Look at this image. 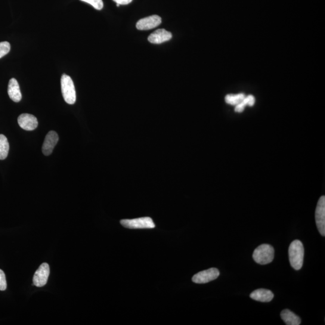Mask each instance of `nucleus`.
<instances>
[{
  "label": "nucleus",
  "instance_id": "aec40b11",
  "mask_svg": "<svg viewBox=\"0 0 325 325\" xmlns=\"http://www.w3.org/2000/svg\"><path fill=\"white\" fill-rule=\"evenodd\" d=\"M246 106H247V103L245 97L240 103L236 105V107H235V111L237 113L243 112Z\"/></svg>",
  "mask_w": 325,
  "mask_h": 325
},
{
  "label": "nucleus",
  "instance_id": "9b49d317",
  "mask_svg": "<svg viewBox=\"0 0 325 325\" xmlns=\"http://www.w3.org/2000/svg\"><path fill=\"white\" fill-rule=\"evenodd\" d=\"M172 38L171 33L165 29H159L148 37V41L154 44H160L163 42L169 41Z\"/></svg>",
  "mask_w": 325,
  "mask_h": 325
},
{
  "label": "nucleus",
  "instance_id": "39448f33",
  "mask_svg": "<svg viewBox=\"0 0 325 325\" xmlns=\"http://www.w3.org/2000/svg\"><path fill=\"white\" fill-rule=\"evenodd\" d=\"M315 223L320 234L325 236V197H321L318 201L315 213Z\"/></svg>",
  "mask_w": 325,
  "mask_h": 325
},
{
  "label": "nucleus",
  "instance_id": "a211bd4d",
  "mask_svg": "<svg viewBox=\"0 0 325 325\" xmlns=\"http://www.w3.org/2000/svg\"><path fill=\"white\" fill-rule=\"evenodd\" d=\"M80 1L88 3L98 11H100L103 8V0H80Z\"/></svg>",
  "mask_w": 325,
  "mask_h": 325
},
{
  "label": "nucleus",
  "instance_id": "dca6fc26",
  "mask_svg": "<svg viewBox=\"0 0 325 325\" xmlns=\"http://www.w3.org/2000/svg\"><path fill=\"white\" fill-rule=\"evenodd\" d=\"M245 97L246 96L244 94H229L226 96L225 100L227 104L236 106V105L240 103Z\"/></svg>",
  "mask_w": 325,
  "mask_h": 325
},
{
  "label": "nucleus",
  "instance_id": "f257e3e1",
  "mask_svg": "<svg viewBox=\"0 0 325 325\" xmlns=\"http://www.w3.org/2000/svg\"><path fill=\"white\" fill-rule=\"evenodd\" d=\"M289 261L292 267L299 271L302 267L304 258V247L302 241L295 240L291 243L289 248Z\"/></svg>",
  "mask_w": 325,
  "mask_h": 325
},
{
  "label": "nucleus",
  "instance_id": "2eb2a0df",
  "mask_svg": "<svg viewBox=\"0 0 325 325\" xmlns=\"http://www.w3.org/2000/svg\"><path fill=\"white\" fill-rule=\"evenodd\" d=\"M9 144L7 138L0 135V160H5L8 156Z\"/></svg>",
  "mask_w": 325,
  "mask_h": 325
},
{
  "label": "nucleus",
  "instance_id": "423d86ee",
  "mask_svg": "<svg viewBox=\"0 0 325 325\" xmlns=\"http://www.w3.org/2000/svg\"><path fill=\"white\" fill-rule=\"evenodd\" d=\"M220 272L218 269L211 268L195 274L192 278V281L197 284H206L217 279L219 276Z\"/></svg>",
  "mask_w": 325,
  "mask_h": 325
},
{
  "label": "nucleus",
  "instance_id": "0eeeda50",
  "mask_svg": "<svg viewBox=\"0 0 325 325\" xmlns=\"http://www.w3.org/2000/svg\"><path fill=\"white\" fill-rule=\"evenodd\" d=\"M49 266L47 263H43L39 266L33 277V284L36 287H42L47 283L49 275Z\"/></svg>",
  "mask_w": 325,
  "mask_h": 325
},
{
  "label": "nucleus",
  "instance_id": "6e6552de",
  "mask_svg": "<svg viewBox=\"0 0 325 325\" xmlns=\"http://www.w3.org/2000/svg\"><path fill=\"white\" fill-rule=\"evenodd\" d=\"M18 122L22 129L27 131H33L38 126V121L36 117L28 113L21 114L18 117Z\"/></svg>",
  "mask_w": 325,
  "mask_h": 325
},
{
  "label": "nucleus",
  "instance_id": "f3484780",
  "mask_svg": "<svg viewBox=\"0 0 325 325\" xmlns=\"http://www.w3.org/2000/svg\"><path fill=\"white\" fill-rule=\"evenodd\" d=\"M11 50V44L8 42H0V58L5 56Z\"/></svg>",
  "mask_w": 325,
  "mask_h": 325
},
{
  "label": "nucleus",
  "instance_id": "4be33fe9",
  "mask_svg": "<svg viewBox=\"0 0 325 325\" xmlns=\"http://www.w3.org/2000/svg\"><path fill=\"white\" fill-rule=\"evenodd\" d=\"M113 1L116 3V4H119L120 5H126L129 4L133 0H113Z\"/></svg>",
  "mask_w": 325,
  "mask_h": 325
},
{
  "label": "nucleus",
  "instance_id": "412c9836",
  "mask_svg": "<svg viewBox=\"0 0 325 325\" xmlns=\"http://www.w3.org/2000/svg\"><path fill=\"white\" fill-rule=\"evenodd\" d=\"M246 98L247 102V106L252 107L255 104V98L253 95H248Z\"/></svg>",
  "mask_w": 325,
  "mask_h": 325
},
{
  "label": "nucleus",
  "instance_id": "1a4fd4ad",
  "mask_svg": "<svg viewBox=\"0 0 325 325\" xmlns=\"http://www.w3.org/2000/svg\"><path fill=\"white\" fill-rule=\"evenodd\" d=\"M162 23V18L158 15L142 18L136 24V28L139 30H148L154 29Z\"/></svg>",
  "mask_w": 325,
  "mask_h": 325
},
{
  "label": "nucleus",
  "instance_id": "7ed1b4c3",
  "mask_svg": "<svg viewBox=\"0 0 325 325\" xmlns=\"http://www.w3.org/2000/svg\"><path fill=\"white\" fill-rule=\"evenodd\" d=\"M61 89L64 100L67 103L73 105L76 101V92L72 79L67 74L61 78Z\"/></svg>",
  "mask_w": 325,
  "mask_h": 325
},
{
  "label": "nucleus",
  "instance_id": "f8f14e48",
  "mask_svg": "<svg viewBox=\"0 0 325 325\" xmlns=\"http://www.w3.org/2000/svg\"><path fill=\"white\" fill-rule=\"evenodd\" d=\"M274 293L271 290L259 289L250 293V298L261 302H269L274 299Z\"/></svg>",
  "mask_w": 325,
  "mask_h": 325
},
{
  "label": "nucleus",
  "instance_id": "ddd939ff",
  "mask_svg": "<svg viewBox=\"0 0 325 325\" xmlns=\"http://www.w3.org/2000/svg\"><path fill=\"white\" fill-rule=\"evenodd\" d=\"M8 94L11 100L15 103H18L21 100L22 94L20 91V85L17 80L11 79L8 85Z\"/></svg>",
  "mask_w": 325,
  "mask_h": 325
},
{
  "label": "nucleus",
  "instance_id": "9d476101",
  "mask_svg": "<svg viewBox=\"0 0 325 325\" xmlns=\"http://www.w3.org/2000/svg\"><path fill=\"white\" fill-rule=\"evenodd\" d=\"M58 141V136L56 132H49L46 135L42 146V153L46 156H49L53 151L55 145Z\"/></svg>",
  "mask_w": 325,
  "mask_h": 325
},
{
  "label": "nucleus",
  "instance_id": "f03ea898",
  "mask_svg": "<svg viewBox=\"0 0 325 325\" xmlns=\"http://www.w3.org/2000/svg\"><path fill=\"white\" fill-rule=\"evenodd\" d=\"M275 250L270 244H263L256 247L253 253V260L259 265L269 264L274 258Z\"/></svg>",
  "mask_w": 325,
  "mask_h": 325
},
{
  "label": "nucleus",
  "instance_id": "4468645a",
  "mask_svg": "<svg viewBox=\"0 0 325 325\" xmlns=\"http://www.w3.org/2000/svg\"><path fill=\"white\" fill-rule=\"evenodd\" d=\"M281 317L287 325H299L301 318L289 309H284L281 312Z\"/></svg>",
  "mask_w": 325,
  "mask_h": 325
},
{
  "label": "nucleus",
  "instance_id": "5701e85b",
  "mask_svg": "<svg viewBox=\"0 0 325 325\" xmlns=\"http://www.w3.org/2000/svg\"><path fill=\"white\" fill-rule=\"evenodd\" d=\"M117 7H119L120 5L119 4H116Z\"/></svg>",
  "mask_w": 325,
  "mask_h": 325
},
{
  "label": "nucleus",
  "instance_id": "20e7f679",
  "mask_svg": "<svg viewBox=\"0 0 325 325\" xmlns=\"http://www.w3.org/2000/svg\"><path fill=\"white\" fill-rule=\"evenodd\" d=\"M120 224L129 229H152L155 228L153 219L149 217H145L135 219H124L120 221Z\"/></svg>",
  "mask_w": 325,
  "mask_h": 325
},
{
  "label": "nucleus",
  "instance_id": "6ab92c4d",
  "mask_svg": "<svg viewBox=\"0 0 325 325\" xmlns=\"http://www.w3.org/2000/svg\"><path fill=\"white\" fill-rule=\"evenodd\" d=\"M7 289V281H6L5 272L0 269V290L5 291Z\"/></svg>",
  "mask_w": 325,
  "mask_h": 325
}]
</instances>
